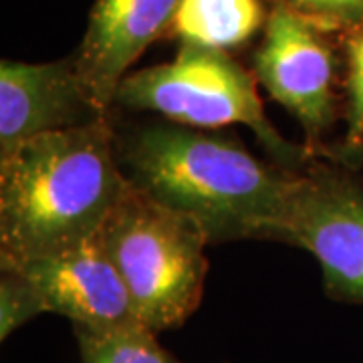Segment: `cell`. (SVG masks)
<instances>
[{
	"instance_id": "1",
	"label": "cell",
	"mask_w": 363,
	"mask_h": 363,
	"mask_svg": "<svg viewBox=\"0 0 363 363\" xmlns=\"http://www.w3.org/2000/svg\"><path fill=\"white\" fill-rule=\"evenodd\" d=\"M125 180L194 220L208 242H283L298 172L262 162L230 135L164 117L116 130Z\"/></svg>"
},
{
	"instance_id": "2",
	"label": "cell",
	"mask_w": 363,
	"mask_h": 363,
	"mask_svg": "<svg viewBox=\"0 0 363 363\" xmlns=\"http://www.w3.org/2000/svg\"><path fill=\"white\" fill-rule=\"evenodd\" d=\"M125 188L111 117L23 143L0 162V267L89 242Z\"/></svg>"
},
{
	"instance_id": "3",
	"label": "cell",
	"mask_w": 363,
	"mask_h": 363,
	"mask_svg": "<svg viewBox=\"0 0 363 363\" xmlns=\"http://www.w3.org/2000/svg\"><path fill=\"white\" fill-rule=\"evenodd\" d=\"M99 242L128 286L138 319L154 333L182 327L200 307L210 242L188 216L128 182Z\"/></svg>"
},
{
	"instance_id": "4",
	"label": "cell",
	"mask_w": 363,
	"mask_h": 363,
	"mask_svg": "<svg viewBox=\"0 0 363 363\" xmlns=\"http://www.w3.org/2000/svg\"><path fill=\"white\" fill-rule=\"evenodd\" d=\"M113 109L150 111L200 130L247 125L271 162L293 172L315 160L305 145L291 143L274 130L264 116L255 75L230 52L182 43L168 63L128 73L116 91Z\"/></svg>"
},
{
	"instance_id": "5",
	"label": "cell",
	"mask_w": 363,
	"mask_h": 363,
	"mask_svg": "<svg viewBox=\"0 0 363 363\" xmlns=\"http://www.w3.org/2000/svg\"><path fill=\"white\" fill-rule=\"evenodd\" d=\"M255 52V77L305 131L311 157L333 160L327 135L343 116L339 95L341 57L327 33L283 6L272 4Z\"/></svg>"
},
{
	"instance_id": "6",
	"label": "cell",
	"mask_w": 363,
	"mask_h": 363,
	"mask_svg": "<svg viewBox=\"0 0 363 363\" xmlns=\"http://www.w3.org/2000/svg\"><path fill=\"white\" fill-rule=\"evenodd\" d=\"M283 245L309 250L323 271L327 297L363 305V176L315 157L298 172Z\"/></svg>"
},
{
	"instance_id": "7",
	"label": "cell",
	"mask_w": 363,
	"mask_h": 363,
	"mask_svg": "<svg viewBox=\"0 0 363 363\" xmlns=\"http://www.w3.org/2000/svg\"><path fill=\"white\" fill-rule=\"evenodd\" d=\"M0 269L21 272L35 289L43 311L63 315L73 327L105 331L142 323L128 286L99 242V234L61 255Z\"/></svg>"
},
{
	"instance_id": "8",
	"label": "cell",
	"mask_w": 363,
	"mask_h": 363,
	"mask_svg": "<svg viewBox=\"0 0 363 363\" xmlns=\"http://www.w3.org/2000/svg\"><path fill=\"white\" fill-rule=\"evenodd\" d=\"M105 117L87 97L71 55L51 63H0V162L37 135Z\"/></svg>"
},
{
	"instance_id": "9",
	"label": "cell",
	"mask_w": 363,
	"mask_h": 363,
	"mask_svg": "<svg viewBox=\"0 0 363 363\" xmlns=\"http://www.w3.org/2000/svg\"><path fill=\"white\" fill-rule=\"evenodd\" d=\"M180 0H97L85 35L73 51L83 89L104 116H111L116 91L142 52L169 33Z\"/></svg>"
},
{
	"instance_id": "10",
	"label": "cell",
	"mask_w": 363,
	"mask_h": 363,
	"mask_svg": "<svg viewBox=\"0 0 363 363\" xmlns=\"http://www.w3.org/2000/svg\"><path fill=\"white\" fill-rule=\"evenodd\" d=\"M267 21L262 0H180L169 33L188 45L230 52L247 45Z\"/></svg>"
},
{
	"instance_id": "11",
	"label": "cell",
	"mask_w": 363,
	"mask_h": 363,
	"mask_svg": "<svg viewBox=\"0 0 363 363\" xmlns=\"http://www.w3.org/2000/svg\"><path fill=\"white\" fill-rule=\"evenodd\" d=\"M81 363H182L157 341V333L143 323L117 329L73 327Z\"/></svg>"
},
{
	"instance_id": "12",
	"label": "cell",
	"mask_w": 363,
	"mask_h": 363,
	"mask_svg": "<svg viewBox=\"0 0 363 363\" xmlns=\"http://www.w3.org/2000/svg\"><path fill=\"white\" fill-rule=\"evenodd\" d=\"M345 77H343V121L345 135L335 145V160L343 166H363V30L341 37Z\"/></svg>"
},
{
	"instance_id": "13",
	"label": "cell",
	"mask_w": 363,
	"mask_h": 363,
	"mask_svg": "<svg viewBox=\"0 0 363 363\" xmlns=\"http://www.w3.org/2000/svg\"><path fill=\"white\" fill-rule=\"evenodd\" d=\"M327 33L347 37L363 30V0H271Z\"/></svg>"
},
{
	"instance_id": "14",
	"label": "cell",
	"mask_w": 363,
	"mask_h": 363,
	"mask_svg": "<svg viewBox=\"0 0 363 363\" xmlns=\"http://www.w3.org/2000/svg\"><path fill=\"white\" fill-rule=\"evenodd\" d=\"M0 339L4 341L45 311L35 289L21 272L13 269H0Z\"/></svg>"
}]
</instances>
